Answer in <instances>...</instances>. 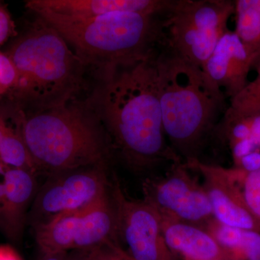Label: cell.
<instances>
[{
    "label": "cell",
    "instance_id": "obj_4",
    "mask_svg": "<svg viewBox=\"0 0 260 260\" xmlns=\"http://www.w3.org/2000/svg\"><path fill=\"white\" fill-rule=\"evenodd\" d=\"M5 54L18 83L11 95L22 112H36L75 100L88 67L55 29L37 16Z\"/></svg>",
    "mask_w": 260,
    "mask_h": 260
},
{
    "label": "cell",
    "instance_id": "obj_21",
    "mask_svg": "<svg viewBox=\"0 0 260 260\" xmlns=\"http://www.w3.org/2000/svg\"><path fill=\"white\" fill-rule=\"evenodd\" d=\"M96 260H135L116 242H108L92 250Z\"/></svg>",
    "mask_w": 260,
    "mask_h": 260
},
{
    "label": "cell",
    "instance_id": "obj_17",
    "mask_svg": "<svg viewBox=\"0 0 260 260\" xmlns=\"http://www.w3.org/2000/svg\"><path fill=\"white\" fill-rule=\"evenodd\" d=\"M0 161L8 169L39 172L18 128L8 125L0 143Z\"/></svg>",
    "mask_w": 260,
    "mask_h": 260
},
{
    "label": "cell",
    "instance_id": "obj_24",
    "mask_svg": "<svg viewBox=\"0 0 260 260\" xmlns=\"http://www.w3.org/2000/svg\"><path fill=\"white\" fill-rule=\"evenodd\" d=\"M0 260H23L18 253L8 245H0Z\"/></svg>",
    "mask_w": 260,
    "mask_h": 260
},
{
    "label": "cell",
    "instance_id": "obj_25",
    "mask_svg": "<svg viewBox=\"0 0 260 260\" xmlns=\"http://www.w3.org/2000/svg\"><path fill=\"white\" fill-rule=\"evenodd\" d=\"M8 168L0 161V206L4 198L5 186H6L7 172Z\"/></svg>",
    "mask_w": 260,
    "mask_h": 260
},
{
    "label": "cell",
    "instance_id": "obj_10",
    "mask_svg": "<svg viewBox=\"0 0 260 260\" xmlns=\"http://www.w3.org/2000/svg\"><path fill=\"white\" fill-rule=\"evenodd\" d=\"M186 167L196 171L203 177L202 184L217 221L229 226L260 232V219L246 205L235 168L226 169L201 160Z\"/></svg>",
    "mask_w": 260,
    "mask_h": 260
},
{
    "label": "cell",
    "instance_id": "obj_19",
    "mask_svg": "<svg viewBox=\"0 0 260 260\" xmlns=\"http://www.w3.org/2000/svg\"><path fill=\"white\" fill-rule=\"evenodd\" d=\"M239 183L246 205L260 219V168L250 172L237 169Z\"/></svg>",
    "mask_w": 260,
    "mask_h": 260
},
{
    "label": "cell",
    "instance_id": "obj_3",
    "mask_svg": "<svg viewBox=\"0 0 260 260\" xmlns=\"http://www.w3.org/2000/svg\"><path fill=\"white\" fill-rule=\"evenodd\" d=\"M18 113L17 128L39 172L52 175L106 165L111 145L88 100Z\"/></svg>",
    "mask_w": 260,
    "mask_h": 260
},
{
    "label": "cell",
    "instance_id": "obj_15",
    "mask_svg": "<svg viewBox=\"0 0 260 260\" xmlns=\"http://www.w3.org/2000/svg\"><path fill=\"white\" fill-rule=\"evenodd\" d=\"M205 230L221 246L227 260H260V232L224 225L215 218Z\"/></svg>",
    "mask_w": 260,
    "mask_h": 260
},
{
    "label": "cell",
    "instance_id": "obj_18",
    "mask_svg": "<svg viewBox=\"0 0 260 260\" xmlns=\"http://www.w3.org/2000/svg\"><path fill=\"white\" fill-rule=\"evenodd\" d=\"M258 74L245 88L230 100V106L225 113L236 116H249L260 113V63Z\"/></svg>",
    "mask_w": 260,
    "mask_h": 260
},
{
    "label": "cell",
    "instance_id": "obj_6",
    "mask_svg": "<svg viewBox=\"0 0 260 260\" xmlns=\"http://www.w3.org/2000/svg\"><path fill=\"white\" fill-rule=\"evenodd\" d=\"M234 15L230 0H174L164 18L165 47L181 59L203 68Z\"/></svg>",
    "mask_w": 260,
    "mask_h": 260
},
{
    "label": "cell",
    "instance_id": "obj_13",
    "mask_svg": "<svg viewBox=\"0 0 260 260\" xmlns=\"http://www.w3.org/2000/svg\"><path fill=\"white\" fill-rule=\"evenodd\" d=\"M37 191L35 174L8 169L4 198L0 206V229L12 240H18L23 234L27 210Z\"/></svg>",
    "mask_w": 260,
    "mask_h": 260
},
{
    "label": "cell",
    "instance_id": "obj_9",
    "mask_svg": "<svg viewBox=\"0 0 260 260\" xmlns=\"http://www.w3.org/2000/svg\"><path fill=\"white\" fill-rule=\"evenodd\" d=\"M112 197L118 238L128 247L135 260H179L168 247L162 236L160 217L144 200L129 199L114 179Z\"/></svg>",
    "mask_w": 260,
    "mask_h": 260
},
{
    "label": "cell",
    "instance_id": "obj_2",
    "mask_svg": "<svg viewBox=\"0 0 260 260\" xmlns=\"http://www.w3.org/2000/svg\"><path fill=\"white\" fill-rule=\"evenodd\" d=\"M162 122L171 148L184 165L200 160L207 141L225 113L223 92L202 68L167 49L156 59Z\"/></svg>",
    "mask_w": 260,
    "mask_h": 260
},
{
    "label": "cell",
    "instance_id": "obj_1",
    "mask_svg": "<svg viewBox=\"0 0 260 260\" xmlns=\"http://www.w3.org/2000/svg\"><path fill=\"white\" fill-rule=\"evenodd\" d=\"M155 51L97 70L88 102L111 146L132 167L166 169L181 162L168 142L159 99Z\"/></svg>",
    "mask_w": 260,
    "mask_h": 260
},
{
    "label": "cell",
    "instance_id": "obj_22",
    "mask_svg": "<svg viewBox=\"0 0 260 260\" xmlns=\"http://www.w3.org/2000/svg\"><path fill=\"white\" fill-rule=\"evenodd\" d=\"M15 34V25L8 8L0 2V45Z\"/></svg>",
    "mask_w": 260,
    "mask_h": 260
},
{
    "label": "cell",
    "instance_id": "obj_23",
    "mask_svg": "<svg viewBox=\"0 0 260 260\" xmlns=\"http://www.w3.org/2000/svg\"><path fill=\"white\" fill-rule=\"evenodd\" d=\"M235 168L244 172H250L260 168V150L246 155L238 162Z\"/></svg>",
    "mask_w": 260,
    "mask_h": 260
},
{
    "label": "cell",
    "instance_id": "obj_20",
    "mask_svg": "<svg viewBox=\"0 0 260 260\" xmlns=\"http://www.w3.org/2000/svg\"><path fill=\"white\" fill-rule=\"evenodd\" d=\"M18 83V73L8 55L0 51V98L14 90Z\"/></svg>",
    "mask_w": 260,
    "mask_h": 260
},
{
    "label": "cell",
    "instance_id": "obj_7",
    "mask_svg": "<svg viewBox=\"0 0 260 260\" xmlns=\"http://www.w3.org/2000/svg\"><path fill=\"white\" fill-rule=\"evenodd\" d=\"M182 162L171 166L160 175L147 178L144 200L165 218L203 228L214 218L203 184Z\"/></svg>",
    "mask_w": 260,
    "mask_h": 260
},
{
    "label": "cell",
    "instance_id": "obj_12",
    "mask_svg": "<svg viewBox=\"0 0 260 260\" xmlns=\"http://www.w3.org/2000/svg\"><path fill=\"white\" fill-rule=\"evenodd\" d=\"M253 67L252 60L237 34L229 30L202 69L231 100L249 83L248 75Z\"/></svg>",
    "mask_w": 260,
    "mask_h": 260
},
{
    "label": "cell",
    "instance_id": "obj_29",
    "mask_svg": "<svg viewBox=\"0 0 260 260\" xmlns=\"http://www.w3.org/2000/svg\"><path fill=\"white\" fill-rule=\"evenodd\" d=\"M89 260H96L95 257H94V256L93 255V254H92V251L91 252H90V259Z\"/></svg>",
    "mask_w": 260,
    "mask_h": 260
},
{
    "label": "cell",
    "instance_id": "obj_26",
    "mask_svg": "<svg viewBox=\"0 0 260 260\" xmlns=\"http://www.w3.org/2000/svg\"><path fill=\"white\" fill-rule=\"evenodd\" d=\"M40 260H68V252L41 253Z\"/></svg>",
    "mask_w": 260,
    "mask_h": 260
},
{
    "label": "cell",
    "instance_id": "obj_27",
    "mask_svg": "<svg viewBox=\"0 0 260 260\" xmlns=\"http://www.w3.org/2000/svg\"><path fill=\"white\" fill-rule=\"evenodd\" d=\"M90 252L91 251H82L81 254H77L73 257L69 256L68 260H89L90 257Z\"/></svg>",
    "mask_w": 260,
    "mask_h": 260
},
{
    "label": "cell",
    "instance_id": "obj_8",
    "mask_svg": "<svg viewBox=\"0 0 260 260\" xmlns=\"http://www.w3.org/2000/svg\"><path fill=\"white\" fill-rule=\"evenodd\" d=\"M108 194L105 165L52 174L34 198V227L59 215L85 209Z\"/></svg>",
    "mask_w": 260,
    "mask_h": 260
},
{
    "label": "cell",
    "instance_id": "obj_5",
    "mask_svg": "<svg viewBox=\"0 0 260 260\" xmlns=\"http://www.w3.org/2000/svg\"><path fill=\"white\" fill-rule=\"evenodd\" d=\"M35 15L60 34L84 64L96 70L142 57L165 44V15L119 12L89 19Z\"/></svg>",
    "mask_w": 260,
    "mask_h": 260
},
{
    "label": "cell",
    "instance_id": "obj_11",
    "mask_svg": "<svg viewBox=\"0 0 260 260\" xmlns=\"http://www.w3.org/2000/svg\"><path fill=\"white\" fill-rule=\"evenodd\" d=\"M174 0H30L26 8L38 13L65 18L89 19L109 13H137L165 15Z\"/></svg>",
    "mask_w": 260,
    "mask_h": 260
},
{
    "label": "cell",
    "instance_id": "obj_28",
    "mask_svg": "<svg viewBox=\"0 0 260 260\" xmlns=\"http://www.w3.org/2000/svg\"><path fill=\"white\" fill-rule=\"evenodd\" d=\"M8 124H7L5 121V118L3 114H0V143L3 140V135L5 134V130H6L7 126Z\"/></svg>",
    "mask_w": 260,
    "mask_h": 260
},
{
    "label": "cell",
    "instance_id": "obj_16",
    "mask_svg": "<svg viewBox=\"0 0 260 260\" xmlns=\"http://www.w3.org/2000/svg\"><path fill=\"white\" fill-rule=\"evenodd\" d=\"M235 34L252 60L260 63V0H236Z\"/></svg>",
    "mask_w": 260,
    "mask_h": 260
},
{
    "label": "cell",
    "instance_id": "obj_14",
    "mask_svg": "<svg viewBox=\"0 0 260 260\" xmlns=\"http://www.w3.org/2000/svg\"><path fill=\"white\" fill-rule=\"evenodd\" d=\"M160 217L166 244L178 258L183 260H227L221 246L203 228L161 215Z\"/></svg>",
    "mask_w": 260,
    "mask_h": 260
}]
</instances>
